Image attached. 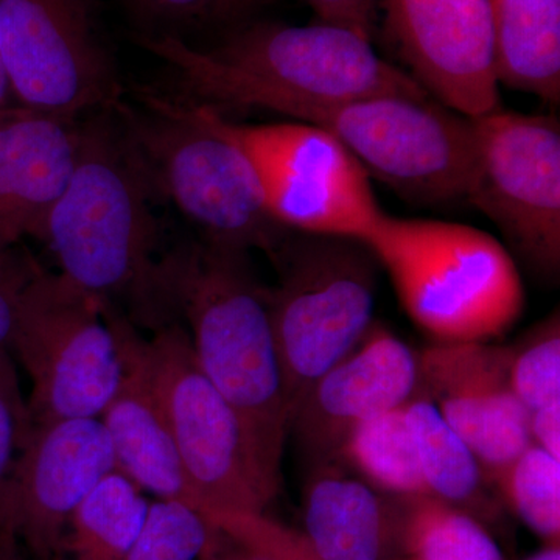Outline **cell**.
Wrapping results in <instances>:
<instances>
[{"instance_id": "obj_35", "label": "cell", "mask_w": 560, "mask_h": 560, "mask_svg": "<svg viewBox=\"0 0 560 560\" xmlns=\"http://www.w3.org/2000/svg\"><path fill=\"white\" fill-rule=\"evenodd\" d=\"M0 560H32L13 529L0 528Z\"/></svg>"}, {"instance_id": "obj_17", "label": "cell", "mask_w": 560, "mask_h": 560, "mask_svg": "<svg viewBox=\"0 0 560 560\" xmlns=\"http://www.w3.org/2000/svg\"><path fill=\"white\" fill-rule=\"evenodd\" d=\"M106 315L121 355L119 386L101 416L113 445L116 470L158 500L178 501L201 512L154 386L145 338L109 302Z\"/></svg>"}, {"instance_id": "obj_34", "label": "cell", "mask_w": 560, "mask_h": 560, "mask_svg": "<svg viewBox=\"0 0 560 560\" xmlns=\"http://www.w3.org/2000/svg\"><path fill=\"white\" fill-rule=\"evenodd\" d=\"M140 10L161 18H190L212 10L213 0H130Z\"/></svg>"}, {"instance_id": "obj_12", "label": "cell", "mask_w": 560, "mask_h": 560, "mask_svg": "<svg viewBox=\"0 0 560 560\" xmlns=\"http://www.w3.org/2000/svg\"><path fill=\"white\" fill-rule=\"evenodd\" d=\"M0 55L16 105L81 119L119 102L86 0H0Z\"/></svg>"}, {"instance_id": "obj_33", "label": "cell", "mask_w": 560, "mask_h": 560, "mask_svg": "<svg viewBox=\"0 0 560 560\" xmlns=\"http://www.w3.org/2000/svg\"><path fill=\"white\" fill-rule=\"evenodd\" d=\"M200 560H267L241 540L210 523V534Z\"/></svg>"}, {"instance_id": "obj_27", "label": "cell", "mask_w": 560, "mask_h": 560, "mask_svg": "<svg viewBox=\"0 0 560 560\" xmlns=\"http://www.w3.org/2000/svg\"><path fill=\"white\" fill-rule=\"evenodd\" d=\"M510 382L529 415L560 401L559 312L512 348Z\"/></svg>"}, {"instance_id": "obj_16", "label": "cell", "mask_w": 560, "mask_h": 560, "mask_svg": "<svg viewBox=\"0 0 560 560\" xmlns=\"http://www.w3.org/2000/svg\"><path fill=\"white\" fill-rule=\"evenodd\" d=\"M418 393V352L385 326L372 323L360 345L305 394L290 431H296L313 459L334 463L357 427L404 407Z\"/></svg>"}, {"instance_id": "obj_4", "label": "cell", "mask_w": 560, "mask_h": 560, "mask_svg": "<svg viewBox=\"0 0 560 560\" xmlns=\"http://www.w3.org/2000/svg\"><path fill=\"white\" fill-rule=\"evenodd\" d=\"M364 245L388 272L408 318L434 342H492L521 319V272L489 232L383 213Z\"/></svg>"}, {"instance_id": "obj_30", "label": "cell", "mask_w": 560, "mask_h": 560, "mask_svg": "<svg viewBox=\"0 0 560 560\" xmlns=\"http://www.w3.org/2000/svg\"><path fill=\"white\" fill-rule=\"evenodd\" d=\"M18 245L0 237V349H9L22 298L40 270Z\"/></svg>"}, {"instance_id": "obj_5", "label": "cell", "mask_w": 560, "mask_h": 560, "mask_svg": "<svg viewBox=\"0 0 560 560\" xmlns=\"http://www.w3.org/2000/svg\"><path fill=\"white\" fill-rule=\"evenodd\" d=\"M147 110L117 102V116L158 195L202 241L272 257L289 230L272 219L259 176L241 147L202 121L189 103L145 95Z\"/></svg>"}, {"instance_id": "obj_19", "label": "cell", "mask_w": 560, "mask_h": 560, "mask_svg": "<svg viewBox=\"0 0 560 560\" xmlns=\"http://www.w3.org/2000/svg\"><path fill=\"white\" fill-rule=\"evenodd\" d=\"M302 534L324 560H396L394 497L320 464L302 497Z\"/></svg>"}, {"instance_id": "obj_24", "label": "cell", "mask_w": 560, "mask_h": 560, "mask_svg": "<svg viewBox=\"0 0 560 560\" xmlns=\"http://www.w3.org/2000/svg\"><path fill=\"white\" fill-rule=\"evenodd\" d=\"M340 459L359 471L361 480L386 495L427 493L405 405L357 427L342 445Z\"/></svg>"}, {"instance_id": "obj_37", "label": "cell", "mask_w": 560, "mask_h": 560, "mask_svg": "<svg viewBox=\"0 0 560 560\" xmlns=\"http://www.w3.org/2000/svg\"><path fill=\"white\" fill-rule=\"evenodd\" d=\"M525 560H560V547L559 545H545L541 550L534 552Z\"/></svg>"}, {"instance_id": "obj_6", "label": "cell", "mask_w": 560, "mask_h": 560, "mask_svg": "<svg viewBox=\"0 0 560 560\" xmlns=\"http://www.w3.org/2000/svg\"><path fill=\"white\" fill-rule=\"evenodd\" d=\"M270 311L291 418L374 323L378 261L363 242L290 231L271 257Z\"/></svg>"}, {"instance_id": "obj_10", "label": "cell", "mask_w": 560, "mask_h": 560, "mask_svg": "<svg viewBox=\"0 0 560 560\" xmlns=\"http://www.w3.org/2000/svg\"><path fill=\"white\" fill-rule=\"evenodd\" d=\"M147 360L184 471L209 512H267L279 488L261 471L241 418L206 377L183 324L145 338Z\"/></svg>"}, {"instance_id": "obj_39", "label": "cell", "mask_w": 560, "mask_h": 560, "mask_svg": "<svg viewBox=\"0 0 560 560\" xmlns=\"http://www.w3.org/2000/svg\"><path fill=\"white\" fill-rule=\"evenodd\" d=\"M396 560H405V559H396Z\"/></svg>"}, {"instance_id": "obj_29", "label": "cell", "mask_w": 560, "mask_h": 560, "mask_svg": "<svg viewBox=\"0 0 560 560\" xmlns=\"http://www.w3.org/2000/svg\"><path fill=\"white\" fill-rule=\"evenodd\" d=\"M27 400L22 396L13 353L0 349V511L18 456L31 430Z\"/></svg>"}, {"instance_id": "obj_21", "label": "cell", "mask_w": 560, "mask_h": 560, "mask_svg": "<svg viewBox=\"0 0 560 560\" xmlns=\"http://www.w3.org/2000/svg\"><path fill=\"white\" fill-rule=\"evenodd\" d=\"M149 510L142 490L119 470L110 471L70 515L54 560H124Z\"/></svg>"}, {"instance_id": "obj_28", "label": "cell", "mask_w": 560, "mask_h": 560, "mask_svg": "<svg viewBox=\"0 0 560 560\" xmlns=\"http://www.w3.org/2000/svg\"><path fill=\"white\" fill-rule=\"evenodd\" d=\"M205 517L267 560H324L301 529L276 521L267 512H209Z\"/></svg>"}, {"instance_id": "obj_20", "label": "cell", "mask_w": 560, "mask_h": 560, "mask_svg": "<svg viewBox=\"0 0 560 560\" xmlns=\"http://www.w3.org/2000/svg\"><path fill=\"white\" fill-rule=\"evenodd\" d=\"M500 86L560 102V0H490Z\"/></svg>"}, {"instance_id": "obj_8", "label": "cell", "mask_w": 560, "mask_h": 560, "mask_svg": "<svg viewBox=\"0 0 560 560\" xmlns=\"http://www.w3.org/2000/svg\"><path fill=\"white\" fill-rule=\"evenodd\" d=\"M213 130L241 147L280 226L366 242L383 217L371 178L340 140L304 121L242 125L206 103H189Z\"/></svg>"}, {"instance_id": "obj_38", "label": "cell", "mask_w": 560, "mask_h": 560, "mask_svg": "<svg viewBox=\"0 0 560 560\" xmlns=\"http://www.w3.org/2000/svg\"><path fill=\"white\" fill-rule=\"evenodd\" d=\"M259 2V0H213L212 10L230 11L241 9V7L250 5V3Z\"/></svg>"}, {"instance_id": "obj_32", "label": "cell", "mask_w": 560, "mask_h": 560, "mask_svg": "<svg viewBox=\"0 0 560 560\" xmlns=\"http://www.w3.org/2000/svg\"><path fill=\"white\" fill-rule=\"evenodd\" d=\"M529 433L534 445L560 459V401L530 412Z\"/></svg>"}, {"instance_id": "obj_13", "label": "cell", "mask_w": 560, "mask_h": 560, "mask_svg": "<svg viewBox=\"0 0 560 560\" xmlns=\"http://www.w3.org/2000/svg\"><path fill=\"white\" fill-rule=\"evenodd\" d=\"M390 38L408 73L466 117L499 109L490 0H382Z\"/></svg>"}, {"instance_id": "obj_9", "label": "cell", "mask_w": 560, "mask_h": 560, "mask_svg": "<svg viewBox=\"0 0 560 560\" xmlns=\"http://www.w3.org/2000/svg\"><path fill=\"white\" fill-rule=\"evenodd\" d=\"M9 350L32 382V425L101 418L119 386V341L106 301L39 270L22 298Z\"/></svg>"}, {"instance_id": "obj_22", "label": "cell", "mask_w": 560, "mask_h": 560, "mask_svg": "<svg viewBox=\"0 0 560 560\" xmlns=\"http://www.w3.org/2000/svg\"><path fill=\"white\" fill-rule=\"evenodd\" d=\"M408 425L427 493L463 508L475 517L489 512L488 478L480 460L442 418L427 397L418 393L405 404Z\"/></svg>"}, {"instance_id": "obj_3", "label": "cell", "mask_w": 560, "mask_h": 560, "mask_svg": "<svg viewBox=\"0 0 560 560\" xmlns=\"http://www.w3.org/2000/svg\"><path fill=\"white\" fill-rule=\"evenodd\" d=\"M143 46L167 61L184 88L206 103L264 109L279 98L348 102L429 95L407 70L383 60L371 39L329 22L256 25L212 51L173 36L145 39Z\"/></svg>"}, {"instance_id": "obj_7", "label": "cell", "mask_w": 560, "mask_h": 560, "mask_svg": "<svg viewBox=\"0 0 560 560\" xmlns=\"http://www.w3.org/2000/svg\"><path fill=\"white\" fill-rule=\"evenodd\" d=\"M340 140L401 200L445 206L466 198L474 165V121L430 95L348 102L279 98L265 106Z\"/></svg>"}, {"instance_id": "obj_15", "label": "cell", "mask_w": 560, "mask_h": 560, "mask_svg": "<svg viewBox=\"0 0 560 560\" xmlns=\"http://www.w3.org/2000/svg\"><path fill=\"white\" fill-rule=\"evenodd\" d=\"M512 348L433 342L418 352L419 394L480 460L488 481L533 444L529 412L511 388Z\"/></svg>"}, {"instance_id": "obj_11", "label": "cell", "mask_w": 560, "mask_h": 560, "mask_svg": "<svg viewBox=\"0 0 560 560\" xmlns=\"http://www.w3.org/2000/svg\"><path fill=\"white\" fill-rule=\"evenodd\" d=\"M471 121L475 154L464 201L499 228L530 270L545 279L558 278V117L517 113L500 106Z\"/></svg>"}, {"instance_id": "obj_14", "label": "cell", "mask_w": 560, "mask_h": 560, "mask_svg": "<svg viewBox=\"0 0 560 560\" xmlns=\"http://www.w3.org/2000/svg\"><path fill=\"white\" fill-rule=\"evenodd\" d=\"M116 470L101 418L32 425L0 511V528L14 530L32 560H54L72 512Z\"/></svg>"}, {"instance_id": "obj_36", "label": "cell", "mask_w": 560, "mask_h": 560, "mask_svg": "<svg viewBox=\"0 0 560 560\" xmlns=\"http://www.w3.org/2000/svg\"><path fill=\"white\" fill-rule=\"evenodd\" d=\"M11 105H16V102H14L13 94H11L9 79H7L5 68H3L2 55H0V109Z\"/></svg>"}, {"instance_id": "obj_25", "label": "cell", "mask_w": 560, "mask_h": 560, "mask_svg": "<svg viewBox=\"0 0 560 560\" xmlns=\"http://www.w3.org/2000/svg\"><path fill=\"white\" fill-rule=\"evenodd\" d=\"M490 485L545 545H559L560 459L530 444Z\"/></svg>"}, {"instance_id": "obj_2", "label": "cell", "mask_w": 560, "mask_h": 560, "mask_svg": "<svg viewBox=\"0 0 560 560\" xmlns=\"http://www.w3.org/2000/svg\"><path fill=\"white\" fill-rule=\"evenodd\" d=\"M156 197L116 108L97 110L81 120L79 160L43 242L70 282L158 329Z\"/></svg>"}, {"instance_id": "obj_23", "label": "cell", "mask_w": 560, "mask_h": 560, "mask_svg": "<svg viewBox=\"0 0 560 560\" xmlns=\"http://www.w3.org/2000/svg\"><path fill=\"white\" fill-rule=\"evenodd\" d=\"M397 550L405 560H506L480 518L423 493L394 497Z\"/></svg>"}, {"instance_id": "obj_18", "label": "cell", "mask_w": 560, "mask_h": 560, "mask_svg": "<svg viewBox=\"0 0 560 560\" xmlns=\"http://www.w3.org/2000/svg\"><path fill=\"white\" fill-rule=\"evenodd\" d=\"M81 119L21 105L0 109V237L43 241L79 160Z\"/></svg>"}, {"instance_id": "obj_31", "label": "cell", "mask_w": 560, "mask_h": 560, "mask_svg": "<svg viewBox=\"0 0 560 560\" xmlns=\"http://www.w3.org/2000/svg\"><path fill=\"white\" fill-rule=\"evenodd\" d=\"M318 21L341 25L371 39L381 0H307Z\"/></svg>"}, {"instance_id": "obj_1", "label": "cell", "mask_w": 560, "mask_h": 560, "mask_svg": "<svg viewBox=\"0 0 560 560\" xmlns=\"http://www.w3.org/2000/svg\"><path fill=\"white\" fill-rule=\"evenodd\" d=\"M162 326L186 320L206 377L230 401L261 471L280 488L290 412L276 349L270 289L248 250L201 241L164 254L156 283Z\"/></svg>"}, {"instance_id": "obj_26", "label": "cell", "mask_w": 560, "mask_h": 560, "mask_svg": "<svg viewBox=\"0 0 560 560\" xmlns=\"http://www.w3.org/2000/svg\"><path fill=\"white\" fill-rule=\"evenodd\" d=\"M209 534L210 522L200 511L178 501L156 500L124 560H200Z\"/></svg>"}]
</instances>
